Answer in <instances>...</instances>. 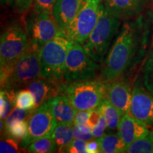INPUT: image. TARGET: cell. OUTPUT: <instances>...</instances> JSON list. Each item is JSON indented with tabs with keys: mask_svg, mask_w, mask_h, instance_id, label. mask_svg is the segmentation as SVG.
Masks as SVG:
<instances>
[{
	"mask_svg": "<svg viewBox=\"0 0 153 153\" xmlns=\"http://www.w3.org/2000/svg\"><path fill=\"white\" fill-rule=\"evenodd\" d=\"M142 21L123 24L104 60L100 79H118L133 64L147 43L149 30Z\"/></svg>",
	"mask_w": 153,
	"mask_h": 153,
	"instance_id": "cell-1",
	"label": "cell"
},
{
	"mask_svg": "<svg viewBox=\"0 0 153 153\" xmlns=\"http://www.w3.org/2000/svg\"><path fill=\"white\" fill-rule=\"evenodd\" d=\"M120 23L121 20L111 14L101 1L97 24L88 39L82 44L86 53L95 62H104L111 43L118 33Z\"/></svg>",
	"mask_w": 153,
	"mask_h": 153,
	"instance_id": "cell-2",
	"label": "cell"
},
{
	"mask_svg": "<svg viewBox=\"0 0 153 153\" xmlns=\"http://www.w3.org/2000/svg\"><path fill=\"white\" fill-rule=\"evenodd\" d=\"M42 77L38 51L30 45L28 51L7 68L1 69V87L7 89L26 87Z\"/></svg>",
	"mask_w": 153,
	"mask_h": 153,
	"instance_id": "cell-3",
	"label": "cell"
},
{
	"mask_svg": "<svg viewBox=\"0 0 153 153\" xmlns=\"http://www.w3.org/2000/svg\"><path fill=\"white\" fill-rule=\"evenodd\" d=\"M106 83L101 79L74 81L63 84L61 92L76 111H91L98 108L106 99Z\"/></svg>",
	"mask_w": 153,
	"mask_h": 153,
	"instance_id": "cell-4",
	"label": "cell"
},
{
	"mask_svg": "<svg viewBox=\"0 0 153 153\" xmlns=\"http://www.w3.org/2000/svg\"><path fill=\"white\" fill-rule=\"evenodd\" d=\"M74 42L61 30L53 40L38 51L42 77L60 81L64 77L65 65Z\"/></svg>",
	"mask_w": 153,
	"mask_h": 153,
	"instance_id": "cell-5",
	"label": "cell"
},
{
	"mask_svg": "<svg viewBox=\"0 0 153 153\" xmlns=\"http://www.w3.org/2000/svg\"><path fill=\"white\" fill-rule=\"evenodd\" d=\"M99 70V66L86 53L82 44L73 43L67 56L64 79L67 82L93 79Z\"/></svg>",
	"mask_w": 153,
	"mask_h": 153,
	"instance_id": "cell-6",
	"label": "cell"
},
{
	"mask_svg": "<svg viewBox=\"0 0 153 153\" xmlns=\"http://www.w3.org/2000/svg\"><path fill=\"white\" fill-rule=\"evenodd\" d=\"M101 1L102 0H85L76 17L64 32L69 39L82 45L85 43L97 23Z\"/></svg>",
	"mask_w": 153,
	"mask_h": 153,
	"instance_id": "cell-7",
	"label": "cell"
},
{
	"mask_svg": "<svg viewBox=\"0 0 153 153\" xmlns=\"http://www.w3.org/2000/svg\"><path fill=\"white\" fill-rule=\"evenodd\" d=\"M30 46L27 34L17 25L4 30L0 41L1 69L7 68L24 55Z\"/></svg>",
	"mask_w": 153,
	"mask_h": 153,
	"instance_id": "cell-8",
	"label": "cell"
},
{
	"mask_svg": "<svg viewBox=\"0 0 153 153\" xmlns=\"http://www.w3.org/2000/svg\"><path fill=\"white\" fill-rule=\"evenodd\" d=\"M26 120L27 135L22 141V148L28 147L41 137L51 135L57 124L47 102L32 110Z\"/></svg>",
	"mask_w": 153,
	"mask_h": 153,
	"instance_id": "cell-9",
	"label": "cell"
},
{
	"mask_svg": "<svg viewBox=\"0 0 153 153\" xmlns=\"http://www.w3.org/2000/svg\"><path fill=\"white\" fill-rule=\"evenodd\" d=\"M60 31L53 14L48 11H34L28 21V33L30 45L38 51L58 35Z\"/></svg>",
	"mask_w": 153,
	"mask_h": 153,
	"instance_id": "cell-10",
	"label": "cell"
},
{
	"mask_svg": "<svg viewBox=\"0 0 153 153\" xmlns=\"http://www.w3.org/2000/svg\"><path fill=\"white\" fill-rule=\"evenodd\" d=\"M128 114L148 126H153V94L140 82L137 81L134 85L131 108Z\"/></svg>",
	"mask_w": 153,
	"mask_h": 153,
	"instance_id": "cell-11",
	"label": "cell"
},
{
	"mask_svg": "<svg viewBox=\"0 0 153 153\" xmlns=\"http://www.w3.org/2000/svg\"><path fill=\"white\" fill-rule=\"evenodd\" d=\"M133 91L124 79H116L106 83V99L116 107L121 114H128L131 108Z\"/></svg>",
	"mask_w": 153,
	"mask_h": 153,
	"instance_id": "cell-12",
	"label": "cell"
},
{
	"mask_svg": "<svg viewBox=\"0 0 153 153\" xmlns=\"http://www.w3.org/2000/svg\"><path fill=\"white\" fill-rule=\"evenodd\" d=\"M102 1L112 15L120 20H127L142 13L148 0H103Z\"/></svg>",
	"mask_w": 153,
	"mask_h": 153,
	"instance_id": "cell-13",
	"label": "cell"
},
{
	"mask_svg": "<svg viewBox=\"0 0 153 153\" xmlns=\"http://www.w3.org/2000/svg\"><path fill=\"white\" fill-rule=\"evenodd\" d=\"M85 0H57L53 9L55 22L65 32L75 18Z\"/></svg>",
	"mask_w": 153,
	"mask_h": 153,
	"instance_id": "cell-14",
	"label": "cell"
},
{
	"mask_svg": "<svg viewBox=\"0 0 153 153\" xmlns=\"http://www.w3.org/2000/svg\"><path fill=\"white\" fill-rule=\"evenodd\" d=\"M61 87L62 85H60V81L43 77L33 80L26 86V88L29 89L34 97V108L60 94Z\"/></svg>",
	"mask_w": 153,
	"mask_h": 153,
	"instance_id": "cell-15",
	"label": "cell"
},
{
	"mask_svg": "<svg viewBox=\"0 0 153 153\" xmlns=\"http://www.w3.org/2000/svg\"><path fill=\"white\" fill-rule=\"evenodd\" d=\"M118 131V133L123 139L127 148L134 141L145 136L150 132L146 123L133 117L129 114H126L122 116Z\"/></svg>",
	"mask_w": 153,
	"mask_h": 153,
	"instance_id": "cell-16",
	"label": "cell"
},
{
	"mask_svg": "<svg viewBox=\"0 0 153 153\" xmlns=\"http://www.w3.org/2000/svg\"><path fill=\"white\" fill-rule=\"evenodd\" d=\"M46 102L57 123L73 125L76 110L64 95H57Z\"/></svg>",
	"mask_w": 153,
	"mask_h": 153,
	"instance_id": "cell-17",
	"label": "cell"
},
{
	"mask_svg": "<svg viewBox=\"0 0 153 153\" xmlns=\"http://www.w3.org/2000/svg\"><path fill=\"white\" fill-rule=\"evenodd\" d=\"M73 125L57 123L51 136L56 143L59 152H65V149L74 139Z\"/></svg>",
	"mask_w": 153,
	"mask_h": 153,
	"instance_id": "cell-18",
	"label": "cell"
},
{
	"mask_svg": "<svg viewBox=\"0 0 153 153\" xmlns=\"http://www.w3.org/2000/svg\"><path fill=\"white\" fill-rule=\"evenodd\" d=\"M97 140L100 145L101 152H126L127 146L118 133L104 135Z\"/></svg>",
	"mask_w": 153,
	"mask_h": 153,
	"instance_id": "cell-19",
	"label": "cell"
},
{
	"mask_svg": "<svg viewBox=\"0 0 153 153\" xmlns=\"http://www.w3.org/2000/svg\"><path fill=\"white\" fill-rule=\"evenodd\" d=\"M98 108L106 119L107 127L111 130L118 128L120 120L123 116L121 113L106 99L102 101Z\"/></svg>",
	"mask_w": 153,
	"mask_h": 153,
	"instance_id": "cell-20",
	"label": "cell"
},
{
	"mask_svg": "<svg viewBox=\"0 0 153 153\" xmlns=\"http://www.w3.org/2000/svg\"><path fill=\"white\" fill-rule=\"evenodd\" d=\"M128 153H153V132L136 140L127 148Z\"/></svg>",
	"mask_w": 153,
	"mask_h": 153,
	"instance_id": "cell-21",
	"label": "cell"
},
{
	"mask_svg": "<svg viewBox=\"0 0 153 153\" xmlns=\"http://www.w3.org/2000/svg\"><path fill=\"white\" fill-rule=\"evenodd\" d=\"M57 145L51 135L41 137L27 147L28 152L34 153H50L56 150Z\"/></svg>",
	"mask_w": 153,
	"mask_h": 153,
	"instance_id": "cell-22",
	"label": "cell"
},
{
	"mask_svg": "<svg viewBox=\"0 0 153 153\" xmlns=\"http://www.w3.org/2000/svg\"><path fill=\"white\" fill-rule=\"evenodd\" d=\"M14 89H1L0 92V116L1 120H5L12 111L15 105Z\"/></svg>",
	"mask_w": 153,
	"mask_h": 153,
	"instance_id": "cell-23",
	"label": "cell"
},
{
	"mask_svg": "<svg viewBox=\"0 0 153 153\" xmlns=\"http://www.w3.org/2000/svg\"><path fill=\"white\" fill-rule=\"evenodd\" d=\"M15 107L24 110L31 111L35 108V99L29 89H21L15 96Z\"/></svg>",
	"mask_w": 153,
	"mask_h": 153,
	"instance_id": "cell-24",
	"label": "cell"
},
{
	"mask_svg": "<svg viewBox=\"0 0 153 153\" xmlns=\"http://www.w3.org/2000/svg\"><path fill=\"white\" fill-rule=\"evenodd\" d=\"M143 85L153 94V38L149 55L143 70Z\"/></svg>",
	"mask_w": 153,
	"mask_h": 153,
	"instance_id": "cell-25",
	"label": "cell"
},
{
	"mask_svg": "<svg viewBox=\"0 0 153 153\" xmlns=\"http://www.w3.org/2000/svg\"><path fill=\"white\" fill-rule=\"evenodd\" d=\"M28 131L27 120L17 122L13 124L11 127L6 130V132L9 136L15 140H22V141L26 137Z\"/></svg>",
	"mask_w": 153,
	"mask_h": 153,
	"instance_id": "cell-26",
	"label": "cell"
},
{
	"mask_svg": "<svg viewBox=\"0 0 153 153\" xmlns=\"http://www.w3.org/2000/svg\"><path fill=\"white\" fill-rule=\"evenodd\" d=\"M30 112H31L30 111L22 109V108L15 107L5 119V131L11 127L13 124L27 119Z\"/></svg>",
	"mask_w": 153,
	"mask_h": 153,
	"instance_id": "cell-27",
	"label": "cell"
},
{
	"mask_svg": "<svg viewBox=\"0 0 153 153\" xmlns=\"http://www.w3.org/2000/svg\"><path fill=\"white\" fill-rule=\"evenodd\" d=\"M87 141L74 138L65 149V152L70 153H87Z\"/></svg>",
	"mask_w": 153,
	"mask_h": 153,
	"instance_id": "cell-28",
	"label": "cell"
},
{
	"mask_svg": "<svg viewBox=\"0 0 153 153\" xmlns=\"http://www.w3.org/2000/svg\"><path fill=\"white\" fill-rule=\"evenodd\" d=\"M56 1L57 0H34L33 10L36 12L45 11L53 13V7Z\"/></svg>",
	"mask_w": 153,
	"mask_h": 153,
	"instance_id": "cell-29",
	"label": "cell"
},
{
	"mask_svg": "<svg viewBox=\"0 0 153 153\" xmlns=\"http://www.w3.org/2000/svg\"><path fill=\"white\" fill-rule=\"evenodd\" d=\"M19 150V145L16 140L8 138L2 140L0 143V152L1 153H16Z\"/></svg>",
	"mask_w": 153,
	"mask_h": 153,
	"instance_id": "cell-30",
	"label": "cell"
},
{
	"mask_svg": "<svg viewBox=\"0 0 153 153\" xmlns=\"http://www.w3.org/2000/svg\"><path fill=\"white\" fill-rule=\"evenodd\" d=\"M107 127V123L106 119L101 114L100 120H99L98 124L91 128V133H92L94 139H99L104 135V132Z\"/></svg>",
	"mask_w": 153,
	"mask_h": 153,
	"instance_id": "cell-31",
	"label": "cell"
},
{
	"mask_svg": "<svg viewBox=\"0 0 153 153\" xmlns=\"http://www.w3.org/2000/svg\"><path fill=\"white\" fill-rule=\"evenodd\" d=\"M101 116V113L98 108L91 110L90 115H89V119H88L87 124L91 128L95 127L99 123Z\"/></svg>",
	"mask_w": 153,
	"mask_h": 153,
	"instance_id": "cell-32",
	"label": "cell"
},
{
	"mask_svg": "<svg viewBox=\"0 0 153 153\" xmlns=\"http://www.w3.org/2000/svg\"><path fill=\"white\" fill-rule=\"evenodd\" d=\"M91 111H76L74 123L87 124Z\"/></svg>",
	"mask_w": 153,
	"mask_h": 153,
	"instance_id": "cell-33",
	"label": "cell"
},
{
	"mask_svg": "<svg viewBox=\"0 0 153 153\" xmlns=\"http://www.w3.org/2000/svg\"><path fill=\"white\" fill-rule=\"evenodd\" d=\"M72 128H73L74 138L83 140L87 141V142L91 140H94L92 133H85L81 131L78 128L77 126L75 123H74L73 126H72Z\"/></svg>",
	"mask_w": 153,
	"mask_h": 153,
	"instance_id": "cell-34",
	"label": "cell"
},
{
	"mask_svg": "<svg viewBox=\"0 0 153 153\" xmlns=\"http://www.w3.org/2000/svg\"><path fill=\"white\" fill-rule=\"evenodd\" d=\"M34 0H16L15 5L20 13H25L28 11L31 7L32 4H33Z\"/></svg>",
	"mask_w": 153,
	"mask_h": 153,
	"instance_id": "cell-35",
	"label": "cell"
},
{
	"mask_svg": "<svg viewBox=\"0 0 153 153\" xmlns=\"http://www.w3.org/2000/svg\"><path fill=\"white\" fill-rule=\"evenodd\" d=\"M87 153H99L101 152L100 145L98 140L95 139L91 140L90 141H88L87 145Z\"/></svg>",
	"mask_w": 153,
	"mask_h": 153,
	"instance_id": "cell-36",
	"label": "cell"
},
{
	"mask_svg": "<svg viewBox=\"0 0 153 153\" xmlns=\"http://www.w3.org/2000/svg\"><path fill=\"white\" fill-rule=\"evenodd\" d=\"M1 2L4 5L11 6L16 2V0H1Z\"/></svg>",
	"mask_w": 153,
	"mask_h": 153,
	"instance_id": "cell-37",
	"label": "cell"
}]
</instances>
